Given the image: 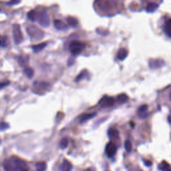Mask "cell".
I'll return each mask as SVG.
<instances>
[{"label": "cell", "instance_id": "38", "mask_svg": "<svg viewBox=\"0 0 171 171\" xmlns=\"http://www.w3.org/2000/svg\"><path fill=\"white\" fill-rule=\"evenodd\" d=\"M1 9H0V12H1Z\"/></svg>", "mask_w": 171, "mask_h": 171}, {"label": "cell", "instance_id": "8", "mask_svg": "<svg viewBox=\"0 0 171 171\" xmlns=\"http://www.w3.org/2000/svg\"><path fill=\"white\" fill-rule=\"evenodd\" d=\"M115 100L112 97L105 96L101 99L99 102V104L103 108H108V107L112 106L114 104Z\"/></svg>", "mask_w": 171, "mask_h": 171}, {"label": "cell", "instance_id": "5", "mask_svg": "<svg viewBox=\"0 0 171 171\" xmlns=\"http://www.w3.org/2000/svg\"><path fill=\"white\" fill-rule=\"evenodd\" d=\"M11 164H13V166H15V169L18 170L19 171H27V165L25 161H23L21 159L16 157H13L11 158Z\"/></svg>", "mask_w": 171, "mask_h": 171}, {"label": "cell", "instance_id": "27", "mask_svg": "<svg viewBox=\"0 0 171 171\" xmlns=\"http://www.w3.org/2000/svg\"><path fill=\"white\" fill-rule=\"evenodd\" d=\"M0 46L6 47L7 46V37L6 35L0 36Z\"/></svg>", "mask_w": 171, "mask_h": 171}, {"label": "cell", "instance_id": "34", "mask_svg": "<svg viewBox=\"0 0 171 171\" xmlns=\"http://www.w3.org/2000/svg\"><path fill=\"white\" fill-rule=\"evenodd\" d=\"M73 63H74V59L73 58H70L69 59L68 62H67V65H68L69 66H70V65H72L73 64Z\"/></svg>", "mask_w": 171, "mask_h": 171}, {"label": "cell", "instance_id": "21", "mask_svg": "<svg viewBox=\"0 0 171 171\" xmlns=\"http://www.w3.org/2000/svg\"><path fill=\"white\" fill-rule=\"evenodd\" d=\"M27 17L31 21H35L37 18V12L35 10H31L27 13Z\"/></svg>", "mask_w": 171, "mask_h": 171}, {"label": "cell", "instance_id": "11", "mask_svg": "<svg viewBox=\"0 0 171 171\" xmlns=\"http://www.w3.org/2000/svg\"><path fill=\"white\" fill-rule=\"evenodd\" d=\"M97 115L96 112L94 113H88V114H84L79 117V123L82 124V123L86 122L90 119L94 118Z\"/></svg>", "mask_w": 171, "mask_h": 171}, {"label": "cell", "instance_id": "3", "mask_svg": "<svg viewBox=\"0 0 171 171\" xmlns=\"http://www.w3.org/2000/svg\"><path fill=\"white\" fill-rule=\"evenodd\" d=\"M37 20L38 21L39 24L43 27H47L50 24L49 15L45 11H41V12L37 13Z\"/></svg>", "mask_w": 171, "mask_h": 171}, {"label": "cell", "instance_id": "29", "mask_svg": "<svg viewBox=\"0 0 171 171\" xmlns=\"http://www.w3.org/2000/svg\"><path fill=\"white\" fill-rule=\"evenodd\" d=\"M124 148L126 149V150L128 152H130L131 150H132V143H131L130 140H127L125 141L124 142Z\"/></svg>", "mask_w": 171, "mask_h": 171}, {"label": "cell", "instance_id": "9", "mask_svg": "<svg viewBox=\"0 0 171 171\" xmlns=\"http://www.w3.org/2000/svg\"><path fill=\"white\" fill-rule=\"evenodd\" d=\"M148 106L147 104H143L138 108V114L140 118H146L148 116Z\"/></svg>", "mask_w": 171, "mask_h": 171}, {"label": "cell", "instance_id": "26", "mask_svg": "<svg viewBox=\"0 0 171 171\" xmlns=\"http://www.w3.org/2000/svg\"><path fill=\"white\" fill-rule=\"evenodd\" d=\"M69 144V140L67 138H63L59 142V147L61 149H65L66 148Z\"/></svg>", "mask_w": 171, "mask_h": 171}, {"label": "cell", "instance_id": "4", "mask_svg": "<svg viewBox=\"0 0 171 171\" xmlns=\"http://www.w3.org/2000/svg\"><path fill=\"white\" fill-rule=\"evenodd\" d=\"M13 36L15 44H19L23 41V34L19 24L15 23L13 25Z\"/></svg>", "mask_w": 171, "mask_h": 171}, {"label": "cell", "instance_id": "18", "mask_svg": "<svg viewBox=\"0 0 171 171\" xmlns=\"http://www.w3.org/2000/svg\"><path fill=\"white\" fill-rule=\"evenodd\" d=\"M108 136L110 137V138H113V139L118 138L119 136L118 131L115 128L109 129L108 131Z\"/></svg>", "mask_w": 171, "mask_h": 171}, {"label": "cell", "instance_id": "28", "mask_svg": "<svg viewBox=\"0 0 171 171\" xmlns=\"http://www.w3.org/2000/svg\"><path fill=\"white\" fill-rule=\"evenodd\" d=\"M118 101L120 103H125L128 100V97L126 94H119L117 97Z\"/></svg>", "mask_w": 171, "mask_h": 171}, {"label": "cell", "instance_id": "12", "mask_svg": "<svg viewBox=\"0 0 171 171\" xmlns=\"http://www.w3.org/2000/svg\"><path fill=\"white\" fill-rule=\"evenodd\" d=\"M72 166L71 164L67 160H63L59 166V171H71Z\"/></svg>", "mask_w": 171, "mask_h": 171}, {"label": "cell", "instance_id": "37", "mask_svg": "<svg viewBox=\"0 0 171 171\" xmlns=\"http://www.w3.org/2000/svg\"><path fill=\"white\" fill-rule=\"evenodd\" d=\"M86 171H92V170H87Z\"/></svg>", "mask_w": 171, "mask_h": 171}, {"label": "cell", "instance_id": "23", "mask_svg": "<svg viewBox=\"0 0 171 171\" xmlns=\"http://www.w3.org/2000/svg\"><path fill=\"white\" fill-rule=\"evenodd\" d=\"M67 21L68 23V24L71 27H75L77 25V23H78L77 19L71 16H68L67 17Z\"/></svg>", "mask_w": 171, "mask_h": 171}, {"label": "cell", "instance_id": "1", "mask_svg": "<svg viewBox=\"0 0 171 171\" xmlns=\"http://www.w3.org/2000/svg\"><path fill=\"white\" fill-rule=\"evenodd\" d=\"M26 31L29 36L35 40H40L44 36L43 31L35 25H29L26 28Z\"/></svg>", "mask_w": 171, "mask_h": 171}, {"label": "cell", "instance_id": "22", "mask_svg": "<svg viewBox=\"0 0 171 171\" xmlns=\"http://www.w3.org/2000/svg\"><path fill=\"white\" fill-rule=\"evenodd\" d=\"M28 61H29L28 55H20V56L18 57V63L19 65H21V66L28 63Z\"/></svg>", "mask_w": 171, "mask_h": 171}, {"label": "cell", "instance_id": "17", "mask_svg": "<svg viewBox=\"0 0 171 171\" xmlns=\"http://www.w3.org/2000/svg\"><path fill=\"white\" fill-rule=\"evenodd\" d=\"M159 5L154 2H150L147 5L146 7V10L147 12H154L155 10L158 9Z\"/></svg>", "mask_w": 171, "mask_h": 171}, {"label": "cell", "instance_id": "2", "mask_svg": "<svg viewBox=\"0 0 171 171\" xmlns=\"http://www.w3.org/2000/svg\"><path fill=\"white\" fill-rule=\"evenodd\" d=\"M85 48V44L79 41H72L69 45V49L71 53L77 55L83 51Z\"/></svg>", "mask_w": 171, "mask_h": 171}, {"label": "cell", "instance_id": "36", "mask_svg": "<svg viewBox=\"0 0 171 171\" xmlns=\"http://www.w3.org/2000/svg\"><path fill=\"white\" fill-rule=\"evenodd\" d=\"M136 171H142L141 170H140V169H139V170H136Z\"/></svg>", "mask_w": 171, "mask_h": 171}, {"label": "cell", "instance_id": "14", "mask_svg": "<svg viewBox=\"0 0 171 171\" xmlns=\"http://www.w3.org/2000/svg\"><path fill=\"white\" fill-rule=\"evenodd\" d=\"M128 50L125 48H120L117 52V58L119 60H124L128 56Z\"/></svg>", "mask_w": 171, "mask_h": 171}, {"label": "cell", "instance_id": "7", "mask_svg": "<svg viewBox=\"0 0 171 171\" xmlns=\"http://www.w3.org/2000/svg\"><path fill=\"white\" fill-rule=\"evenodd\" d=\"M165 61L162 59H149L148 65L151 69H158L164 66Z\"/></svg>", "mask_w": 171, "mask_h": 171}, {"label": "cell", "instance_id": "13", "mask_svg": "<svg viewBox=\"0 0 171 171\" xmlns=\"http://www.w3.org/2000/svg\"><path fill=\"white\" fill-rule=\"evenodd\" d=\"M33 86L37 89H40L41 90H45L49 88V84L45 81H35L33 83Z\"/></svg>", "mask_w": 171, "mask_h": 171}, {"label": "cell", "instance_id": "31", "mask_svg": "<svg viewBox=\"0 0 171 171\" xmlns=\"http://www.w3.org/2000/svg\"><path fill=\"white\" fill-rule=\"evenodd\" d=\"M9 83H10V81H1V82H0V90H1V89L7 87V85H9Z\"/></svg>", "mask_w": 171, "mask_h": 171}, {"label": "cell", "instance_id": "32", "mask_svg": "<svg viewBox=\"0 0 171 171\" xmlns=\"http://www.w3.org/2000/svg\"><path fill=\"white\" fill-rule=\"evenodd\" d=\"M20 1H17V0H13V1H8V2H5V4L7 5H9V6H11V5H14L16 4H18V3H20Z\"/></svg>", "mask_w": 171, "mask_h": 171}, {"label": "cell", "instance_id": "19", "mask_svg": "<svg viewBox=\"0 0 171 171\" xmlns=\"http://www.w3.org/2000/svg\"><path fill=\"white\" fill-rule=\"evenodd\" d=\"M159 170L161 171H171L170 166L166 161H162L160 164L158 165Z\"/></svg>", "mask_w": 171, "mask_h": 171}, {"label": "cell", "instance_id": "24", "mask_svg": "<svg viewBox=\"0 0 171 171\" xmlns=\"http://www.w3.org/2000/svg\"><path fill=\"white\" fill-rule=\"evenodd\" d=\"M37 171H45L47 168V165L44 162H38L35 164Z\"/></svg>", "mask_w": 171, "mask_h": 171}, {"label": "cell", "instance_id": "20", "mask_svg": "<svg viewBox=\"0 0 171 171\" xmlns=\"http://www.w3.org/2000/svg\"><path fill=\"white\" fill-rule=\"evenodd\" d=\"M89 75V73L88 71L86 70V69H84V70L81 71L80 73H79V74L77 75V76L75 77V81H76V82H77V81H80L81 80V79H84V78H86L87 77H88Z\"/></svg>", "mask_w": 171, "mask_h": 171}, {"label": "cell", "instance_id": "6", "mask_svg": "<svg viewBox=\"0 0 171 171\" xmlns=\"http://www.w3.org/2000/svg\"><path fill=\"white\" fill-rule=\"evenodd\" d=\"M116 152L117 146L114 143L110 142L106 144V148H105V152H106V155L109 158H112L113 156H114V155L116 154Z\"/></svg>", "mask_w": 171, "mask_h": 171}, {"label": "cell", "instance_id": "15", "mask_svg": "<svg viewBox=\"0 0 171 171\" xmlns=\"http://www.w3.org/2000/svg\"><path fill=\"white\" fill-rule=\"evenodd\" d=\"M47 43L45 42L39 43V44L32 45V46H31V49H33V52L38 53V52H40L41 51H42L43 49L47 46Z\"/></svg>", "mask_w": 171, "mask_h": 171}, {"label": "cell", "instance_id": "30", "mask_svg": "<svg viewBox=\"0 0 171 171\" xmlns=\"http://www.w3.org/2000/svg\"><path fill=\"white\" fill-rule=\"evenodd\" d=\"M9 128V124L6 122H0V131H3L7 130Z\"/></svg>", "mask_w": 171, "mask_h": 171}, {"label": "cell", "instance_id": "16", "mask_svg": "<svg viewBox=\"0 0 171 171\" xmlns=\"http://www.w3.org/2000/svg\"><path fill=\"white\" fill-rule=\"evenodd\" d=\"M170 19H168V20L166 21L164 25V31L167 36H168L169 38H170Z\"/></svg>", "mask_w": 171, "mask_h": 171}, {"label": "cell", "instance_id": "33", "mask_svg": "<svg viewBox=\"0 0 171 171\" xmlns=\"http://www.w3.org/2000/svg\"><path fill=\"white\" fill-rule=\"evenodd\" d=\"M143 162H144V164L145 165H146V166H152V162H150V160H143Z\"/></svg>", "mask_w": 171, "mask_h": 171}, {"label": "cell", "instance_id": "10", "mask_svg": "<svg viewBox=\"0 0 171 171\" xmlns=\"http://www.w3.org/2000/svg\"><path fill=\"white\" fill-rule=\"evenodd\" d=\"M53 25H54L55 29H57V30L63 31L66 30L67 29V25L62 21L59 20V19H55L53 21Z\"/></svg>", "mask_w": 171, "mask_h": 171}, {"label": "cell", "instance_id": "25", "mask_svg": "<svg viewBox=\"0 0 171 171\" xmlns=\"http://www.w3.org/2000/svg\"><path fill=\"white\" fill-rule=\"evenodd\" d=\"M23 71H24L25 74L27 75V77H29V78H31L33 76V74H34V71L30 67H25L24 69H23Z\"/></svg>", "mask_w": 171, "mask_h": 171}, {"label": "cell", "instance_id": "35", "mask_svg": "<svg viewBox=\"0 0 171 171\" xmlns=\"http://www.w3.org/2000/svg\"><path fill=\"white\" fill-rule=\"evenodd\" d=\"M170 115H169V116H168V124H170Z\"/></svg>", "mask_w": 171, "mask_h": 171}]
</instances>
